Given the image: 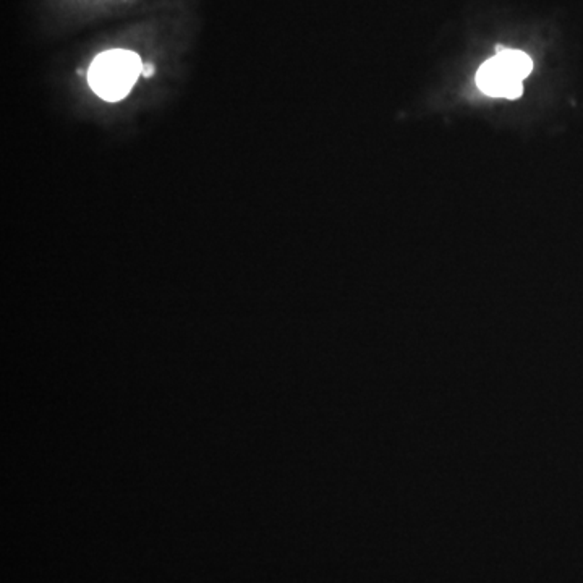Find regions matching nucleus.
Listing matches in <instances>:
<instances>
[{"mask_svg": "<svg viewBox=\"0 0 583 583\" xmlns=\"http://www.w3.org/2000/svg\"><path fill=\"white\" fill-rule=\"evenodd\" d=\"M141 73L143 63L138 53L125 49H112L99 53L91 63L88 83L99 98L117 103L130 93Z\"/></svg>", "mask_w": 583, "mask_h": 583, "instance_id": "obj_1", "label": "nucleus"}, {"mask_svg": "<svg viewBox=\"0 0 583 583\" xmlns=\"http://www.w3.org/2000/svg\"><path fill=\"white\" fill-rule=\"evenodd\" d=\"M532 58L522 51L499 49L477 73V84L493 98L517 99L523 93L522 82L532 73Z\"/></svg>", "mask_w": 583, "mask_h": 583, "instance_id": "obj_2", "label": "nucleus"}, {"mask_svg": "<svg viewBox=\"0 0 583 583\" xmlns=\"http://www.w3.org/2000/svg\"><path fill=\"white\" fill-rule=\"evenodd\" d=\"M144 75H146V77L149 78L153 75V67H149V68H146V70H144Z\"/></svg>", "mask_w": 583, "mask_h": 583, "instance_id": "obj_3", "label": "nucleus"}]
</instances>
